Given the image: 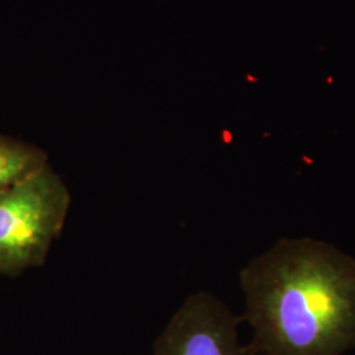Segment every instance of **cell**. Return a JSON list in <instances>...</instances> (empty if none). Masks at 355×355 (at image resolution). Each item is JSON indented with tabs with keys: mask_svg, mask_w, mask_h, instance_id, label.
Returning a JSON list of instances; mask_svg holds the SVG:
<instances>
[{
	"mask_svg": "<svg viewBox=\"0 0 355 355\" xmlns=\"http://www.w3.org/2000/svg\"><path fill=\"white\" fill-rule=\"evenodd\" d=\"M46 165L48 155L44 150L0 136V195Z\"/></svg>",
	"mask_w": 355,
	"mask_h": 355,
	"instance_id": "277c9868",
	"label": "cell"
},
{
	"mask_svg": "<svg viewBox=\"0 0 355 355\" xmlns=\"http://www.w3.org/2000/svg\"><path fill=\"white\" fill-rule=\"evenodd\" d=\"M254 355L355 349V258L315 239H282L240 274Z\"/></svg>",
	"mask_w": 355,
	"mask_h": 355,
	"instance_id": "6da1fadb",
	"label": "cell"
},
{
	"mask_svg": "<svg viewBox=\"0 0 355 355\" xmlns=\"http://www.w3.org/2000/svg\"><path fill=\"white\" fill-rule=\"evenodd\" d=\"M70 203L67 186L49 164L0 195V274L44 263Z\"/></svg>",
	"mask_w": 355,
	"mask_h": 355,
	"instance_id": "7a4b0ae2",
	"label": "cell"
},
{
	"mask_svg": "<svg viewBox=\"0 0 355 355\" xmlns=\"http://www.w3.org/2000/svg\"><path fill=\"white\" fill-rule=\"evenodd\" d=\"M241 320L208 292L191 295L157 338L153 355H254L240 343Z\"/></svg>",
	"mask_w": 355,
	"mask_h": 355,
	"instance_id": "3957f363",
	"label": "cell"
}]
</instances>
